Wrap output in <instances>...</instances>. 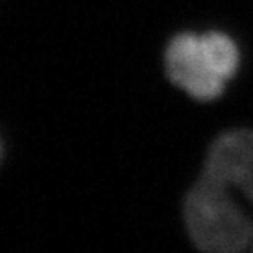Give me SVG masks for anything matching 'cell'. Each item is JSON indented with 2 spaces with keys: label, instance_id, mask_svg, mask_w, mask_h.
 I'll return each instance as SVG.
<instances>
[{
  "label": "cell",
  "instance_id": "cell-1",
  "mask_svg": "<svg viewBox=\"0 0 253 253\" xmlns=\"http://www.w3.org/2000/svg\"><path fill=\"white\" fill-rule=\"evenodd\" d=\"M167 78L195 100H214L241 65L237 42L225 32H179L164 53Z\"/></svg>",
  "mask_w": 253,
  "mask_h": 253
},
{
  "label": "cell",
  "instance_id": "cell-2",
  "mask_svg": "<svg viewBox=\"0 0 253 253\" xmlns=\"http://www.w3.org/2000/svg\"><path fill=\"white\" fill-rule=\"evenodd\" d=\"M185 223L204 253H241L253 237V223L232 190L202 172L185 199Z\"/></svg>",
  "mask_w": 253,
  "mask_h": 253
},
{
  "label": "cell",
  "instance_id": "cell-3",
  "mask_svg": "<svg viewBox=\"0 0 253 253\" xmlns=\"http://www.w3.org/2000/svg\"><path fill=\"white\" fill-rule=\"evenodd\" d=\"M202 172L253 202V130H229L211 144Z\"/></svg>",
  "mask_w": 253,
  "mask_h": 253
},
{
  "label": "cell",
  "instance_id": "cell-4",
  "mask_svg": "<svg viewBox=\"0 0 253 253\" xmlns=\"http://www.w3.org/2000/svg\"><path fill=\"white\" fill-rule=\"evenodd\" d=\"M0 155H2V146H0Z\"/></svg>",
  "mask_w": 253,
  "mask_h": 253
}]
</instances>
